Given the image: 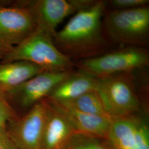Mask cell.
Instances as JSON below:
<instances>
[{
    "mask_svg": "<svg viewBox=\"0 0 149 149\" xmlns=\"http://www.w3.org/2000/svg\"><path fill=\"white\" fill-rule=\"evenodd\" d=\"M105 9L106 3L99 1L75 13L54 37L56 48L72 60L88 59L104 54L108 46L102 23Z\"/></svg>",
    "mask_w": 149,
    "mask_h": 149,
    "instance_id": "obj_1",
    "label": "cell"
},
{
    "mask_svg": "<svg viewBox=\"0 0 149 149\" xmlns=\"http://www.w3.org/2000/svg\"><path fill=\"white\" fill-rule=\"evenodd\" d=\"M26 61L36 65L44 71L59 72L74 70V63L62 53L47 32L37 27L36 31L10 53L1 60L2 63Z\"/></svg>",
    "mask_w": 149,
    "mask_h": 149,
    "instance_id": "obj_2",
    "label": "cell"
},
{
    "mask_svg": "<svg viewBox=\"0 0 149 149\" xmlns=\"http://www.w3.org/2000/svg\"><path fill=\"white\" fill-rule=\"evenodd\" d=\"M103 28L112 40L129 47H146L149 42V8L114 10L107 14Z\"/></svg>",
    "mask_w": 149,
    "mask_h": 149,
    "instance_id": "obj_3",
    "label": "cell"
},
{
    "mask_svg": "<svg viewBox=\"0 0 149 149\" xmlns=\"http://www.w3.org/2000/svg\"><path fill=\"white\" fill-rule=\"evenodd\" d=\"M149 64V54L144 48L128 47L74 63L78 71L97 80L113 74L133 72Z\"/></svg>",
    "mask_w": 149,
    "mask_h": 149,
    "instance_id": "obj_4",
    "label": "cell"
},
{
    "mask_svg": "<svg viewBox=\"0 0 149 149\" xmlns=\"http://www.w3.org/2000/svg\"><path fill=\"white\" fill-rule=\"evenodd\" d=\"M133 72L120 73L98 80L96 90L112 120L133 115L140 109Z\"/></svg>",
    "mask_w": 149,
    "mask_h": 149,
    "instance_id": "obj_5",
    "label": "cell"
},
{
    "mask_svg": "<svg viewBox=\"0 0 149 149\" xmlns=\"http://www.w3.org/2000/svg\"><path fill=\"white\" fill-rule=\"evenodd\" d=\"M0 4V56L4 58L37 28L30 9L22 1L10 6ZM2 60V59H1Z\"/></svg>",
    "mask_w": 149,
    "mask_h": 149,
    "instance_id": "obj_6",
    "label": "cell"
},
{
    "mask_svg": "<svg viewBox=\"0 0 149 149\" xmlns=\"http://www.w3.org/2000/svg\"><path fill=\"white\" fill-rule=\"evenodd\" d=\"M48 102L44 98L7 124L8 138L15 149H40Z\"/></svg>",
    "mask_w": 149,
    "mask_h": 149,
    "instance_id": "obj_7",
    "label": "cell"
},
{
    "mask_svg": "<svg viewBox=\"0 0 149 149\" xmlns=\"http://www.w3.org/2000/svg\"><path fill=\"white\" fill-rule=\"evenodd\" d=\"M74 71H44L17 86L5 96L11 106L23 114L38 102L45 98L56 86Z\"/></svg>",
    "mask_w": 149,
    "mask_h": 149,
    "instance_id": "obj_8",
    "label": "cell"
},
{
    "mask_svg": "<svg viewBox=\"0 0 149 149\" xmlns=\"http://www.w3.org/2000/svg\"><path fill=\"white\" fill-rule=\"evenodd\" d=\"M96 1L91 0L22 1L32 12L37 27L47 32L53 38L56 29L67 17L90 7Z\"/></svg>",
    "mask_w": 149,
    "mask_h": 149,
    "instance_id": "obj_9",
    "label": "cell"
},
{
    "mask_svg": "<svg viewBox=\"0 0 149 149\" xmlns=\"http://www.w3.org/2000/svg\"><path fill=\"white\" fill-rule=\"evenodd\" d=\"M107 140L114 149H149L147 120L136 114L114 119Z\"/></svg>",
    "mask_w": 149,
    "mask_h": 149,
    "instance_id": "obj_10",
    "label": "cell"
},
{
    "mask_svg": "<svg viewBox=\"0 0 149 149\" xmlns=\"http://www.w3.org/2000/svg\"><path fill=\"white\" fill-rule=\"evenodd\" d=\"M47 101V116L40 149H65L76 133L64 113Z\"/></svg>",
    "mask_w": 149,
    "mask_h": 149,
    "instance_id": "obj_11",
    "label": "cell"
},
{
    "mask_svg": "<svg viewBox=\"0 0 149 149\" xmlns=\"http://www.w3.org/2000/svg\"><path fill=\"white\" fill-rule=\"evenodd\" d=\"M48 100L64 113L76 134L97 138H108L111 119L80 112L61 102Z\"/></svg>",
    "mask_w": 149,
    "mask_h": 149,
    "instance_id": "obj_12",
    "label": "cell"
},
{
    "mask_svg": "<svg viewBox=\"0 0 149 149\" xmlns=\"http://www.w3.org/2000/svg\"><path fill=\"white\" fill-rule=\"evenodd\" d=\"M97 84L98 80L96 79L79 71H74L56 86L46 98L52 101H69L88 91L96 90Z\"/></svg>",
    "mask_w": 149,
    "mask_h": 149,
    "instance_id": "obj_13",
    "label": "cell"
},
{
    "mask_svg": "<svg viewBox=\"0 0 149 149\" xmlns=\"http://www.w3.org/2000/svg\"><path fill=\"white\" fill-rule=\"evenodd\" d=\"M44 72L41 68L26 61L0 62V92L5 95L27 80Z\"/></svg>",
    "mask_w": 149,
    "mask_h": 149,
    "instance_id": "obj_14",
    "label": "cell"
},
{
    "mask_svg": "<svg viewBox=\"0 0 149 149\" xmlns=\"http://www.w3.org/2000/svg\"><path fill=\"white\" fill-rule=\"evenodd\" d=\"M58 102L63 103L80 112L107 118L112 120L106 111L96 90L88 91L69 101Z\"/></svg>",
    "mask_w": 149,
    "mask_h": 149,
    "instance_id": "obj_15",
    "label": "cell"
},
{
    "mask_svg": "<svg viewBox=\"0 0 149 149\" xmlns=\"http://www.w3.org/2000/svg\"><path fill=\"white\" fill-rule=\"evenodd\" d=\"M65 149H114L107 139L76 134Z\"/></svg>",
    "mask_w": 149,
    "mask_h": 149,
    "instance_id": "obj_16",
    "label": "cell"
},
{
    "mask_svg": "<svg viewBox=\"0 0 149 149\" xmlns=\"http://www.w3.org/2000/svg\"><path fill=\"white\" fill-rule=\"evenodd\" d=\"M18 113L11 106L3 93L0 92V139L13 149L7 134V124L11 120L19 117Z\"/></svg>",
    "mask_w": 149,
    "mask_h": 149,
    "instance_id": "obj_17",
    "label": "cell"
},
{
    "mask_svg": "<svg viewBox=\"0 0 149 149\" xmlns=\"http://www.w3.org/2000/svg\"><path fill=\"white\" fill-rule=\"evenodd\" d=\"M148 0H112L110 3L117 10H130L144 6L149 3Z\"/></svg>",
    "mask_w": 149,
    "mask_h": 149,
    "instance_id": "obj_18",
    "label": "cell"
},
{
    "mask_svg": "<svg viewBox=\"0 0 149 149\" xmlns=\"http://www.w3.org/2000/svg\"><path fill=\"white\" fill-rule=\"evenodd\" d=\"M0 149H13L0 139Z\"/></svg>",
    "mask_w": 149,
    "mask_h": 149,
    "instance_id": "obj_19",
    "label": "cell"
},
{
    "mask_svg": "<svg viewBox=\"0 0 149 149\" xmlns=\"http://www.w3.org/2000/svg\"><path fill=\"white\" fill-rule=\"evenodd\" d=\"M3 3V2H1V1H0V4H1V3Z\"/></svg>",
    "mask_w": 149,
    "mask_h": 149,
    "instance_id": "obj_20",
    "label": "cell"
},
{
    "mask_svg": "<svg viewBox=\"0 0 149 149\" xmlns=\"http://www.w3.org/2000/svg\"><path fill=\"white\" fill-rule=\"evenodd\" d=\"M1 59H2V58L0 56V60H1Z\"/></svg>",
    "mask_w": 149,
    "mask_h": 149,
    "instance_id": "obj_21",
    "label": "cell"
}]
</instances>
